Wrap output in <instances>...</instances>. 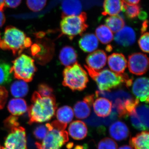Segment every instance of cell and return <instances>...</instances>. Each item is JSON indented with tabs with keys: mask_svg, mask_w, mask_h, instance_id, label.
I'll return each instance as SVG.
<instances>
[{
	"mask_svg": "<svg viewBox=\"0 0 149 149\" xmlns=\"http://www.w3.org/2000/svg\"><path fill=\"white\" fill-rule=\"evenodd\" d=\"M91 106L83 100L77 102L74 106V114L76 118L84 119L87 118L91 113Z\"/></svg>",
	"mask_w": 149,
	"mask_h": 149,
	"instance_id": "obj_25",
	"label": "cell"
},
{
	"mask_svg": "<svg viewBox=\"0 0 149 149\" xmlns=\"http://www.w3.org/2000/svg\"><path fill=\"white\" fill-rule=\"evenodd\" d=\"M78 44L80 49L84 52L91 53L98 47V40L94 34L86 33L80 38Z\"/></svg>",
	"mask_w": 149,
	"mask_h": 149,
	"instance_id": "obj_17",
	"label": "cell"
},
{
	"mask_svg": "<svg viewBox=\"0 0 149 149\" xmlns=\"http://www.w3.org/2000/svg\"><path fill=\"white\" fill-rule=\"evenodd\" d=\"M10 89L12 95L15 97L19 98L25 97L29 91L26 82L20 80L15 81L11 85Z\"/></svg>",
	"mask_w": 149,
	"mask_h": 149,
	"instance_id": "obj_24",
	"label": "cell"
},
{
	"mask_svg": "<svg viewBox=\"0 0 149 149\" xmlns=\"http://www.w3.org/2000/svg\"><path fill=\"white\" fill-rule=\"evenodd\" d=\"M31 101L32 104L27 109L29 125L47 122L54 117L57 109L54 96L44 97L36 92L33 94Z\"/></svg>",
	"mask_w": 149,
	"mask_h": 149,
	"instance_id": "obj_1",
	"label": "cell"
},
{
	"mask_svg": "<svg viewBox=\"0 0 149 149\" xmlns=\"http://www.w3.org/2000/svg\"><path fill=\"white\" fill-rule=\"evenodd\" d=\"M95 33L98 40L104 45L110 43L113 38V34L111 30L104 24L100 25L96 28Z\"/></svg>",
	"mask_w": 149,
	"mask_h": 149,
	"instance_id": "obj_26",
	"label": "cell"
},
{
	"mask_svg": "<svg viewBox=\"0 0 149 149\" xmlns=\"http://www.w3.org/2000/svg\"><path fill=\"white\" fill-rule=\"evenodd\" d=\"M69 135L76 140H81L87 136L88 129L86 124L81 121L77 120L71 123L68 128Z\"/></svg>",
	"mask_w": 149,
	"mask_h": 149,
	"instance_id": "obj_18",
	"label": "cell"
},
{
	"mask_svg": "<svg viewBox=\"0 0 149 149\" xmlns=\"http://www.w3.org/2000/svg\"><path fill=\"white\" fill-rule=\"evenodd\" d=\"M108 64L113 72L121 74L124 73L128 63L123 54L114 53L109 56Z\"/></svg>",
	"mask_w": 149,
	"mask_h": 149,
	"instance_id": "obj_14",
	"label": "cell"
},
{
	"mask_svg": "<svg viewBox=\"0 0 149 149\" xmlns=\"http://www.w3.org/2000/svg\"><path fill=\"white\" fill-rule=\"evenodd\" d=\"M2 149H27L25 129L18 126L11 129Z\"/></svg>",
	"mask_w": 149,
	"mask_h": 149,
	"instance_id": "obj_8",
	"label": "cell"
},
{
	"mask_svg": "<svg viewBox=\"0 0 149 149\" xmlns=\"http://www.w3.org/2000/svg\"><path fill=\"white\" fill-rule=\"evenodd\" d=\"M130 116L131 123L136 129L141 131L148 130V106L138 105Z\"/></svg>",
	"mask_w": 149,
	"mask_h": 149,
	"instance_id": "obj_9",
	"label": "cell"
},
{
	"mask_svg": "<svg viewBox=\"0 0 149 149\" xmlns=\"http://www.w3.org/2000/svg\"><path fill=\"white\" fill-rule=\"evenodd\" d=\"M106 25L112 31L116 33L125 26V21L119 15H113L107 17L105 20Z\"/></svg>",
	"mask_w": 149,
	"mask_h": 149,
	"instance_id": "obj_28",
	"label": "cell"
},
{
	"mask_svg": "<svg viewBox=\"0 0 149 149\" xmlns=\"http://www.w3.org/2000/svg\"><path fill=\"white\" fill-rule=\"evenodd\" d=\"M63 77V85L72 91H83L89 82L88 73L77 62L65 68Z\"/></svg>",
	"mask_w": 149,
	"mask_h": 149,
	"instance_id": "obj_5",
	"label": "cell"
},
{
	"mask_svg": "<svg viewBox=\"0 0 149 149\" xmlns=\"http://www.w3.org/2000/svg\"><path fill=\"white\" fill-rule=\"evenodd\" d=\"M62 18L60 23L62 33L70 40L77 35H82L88 28L86 22L87 14L85 12L79 15L65 16Z\"/></svg>",
	"mask_w": 149,
	"mask_h": 149,
	"instance_id": "obj_6",
	"label": "cell"
},
{
	"mask_svg": "<svg viewBox=\"0 0 149 149\" xmlns=\"http://www.w3.org/2000/svg\"><path fill=\"white\" fill-rule=\"evenodd\" d=\"M124 3L122 0H104L102 14L104 16L117 15L120 12L124 11Z\"/></svg>",
	"mask_w": 149,
	"mask_h": 149,
	"instance_id": "obj_20",
	"label": "cell"
},
{
	"mask_svg": "<svg viewBox=\"0 0 149 149\" xmlns=\"http://www.w3.org/2000/svg\"><path fill=\"white\" fill-rule=\"evenodd\" d=\"M107 61V55L105 52L98 50L87 56L86 62L88 67L96 71L100 70L105 66Z\"/></svg>",
	"mask_w": 149,
	"mask_h": 149,
	"instance_id": "obj_13",
	"label": "cell"
},
{
	"mask_svg": "<svg viewBox=\"0 0 149 149\" xmlns=\"http://www.w3.org/2000/svg\"><path fill=\"white\" fill-rule=\"evenodd\" d=\"M148 21L147 19H146L143 22L141 29V32L142 34H143L147 31L148 27Z\"/></svg>",
	"mask_w": 149,
	"mask_h": 149,
	"instance_id": "obj_42",
	"label": "cell"
},
{
	"mask_svg": "<svg viewBox=\"0 0 149 149\" xmlns=\"http://www.w3.org/2000/svg\"><path fill=\"white\" fill-rule=\"evenodd\" d=\"M56 117L59 122L67 124L72 121L74 117L73 110L68 106L61 107L57 111Z\"/></svg>",
	"mask_w": 149,
	"mask_h": 149,
	"instance_id": "obj_27",
	"label": "cell"
},
{
	"mask_svg": "<svg viewBox=\"0 0 149 149\" xmlns=\"http://www.w3.org/2000/svg\"><path fill=\"white\" fill-rule=\"evenodd\" d=\"M0 149H2L1 147V146H0Z\"/></svg>",
	"mask_w": 149,
	"mask_h": 149,
	"instance_id": "obj_49",
	"label": "cell"
},
{
	"mask_svg": "<svg viewBox=\"0 0 149 149\" xmlns=\"http://www.w3.org/2000/svg\"><path fill=\"white\" fill-rule=\"evenodd\" d=\"M47 2V0H27V4L31 10L37 12L45 7Z\"/></svg>",
	"mask_w": 149,
	"mask_h": 149,
	"instance_id": "obj_31",
	"label": "cell"
},
{
	"mask_svg": "<svg viewBox=\"0 0 149 149\" xmlns=\"http://www.w3.org/2000/svg\"><path fill=\"white\" fill-rule=\"evenodd\" d=\"M141 11V7L139 5H128L124 3V11L128 18L132 19L138 16Z\"/></svg>",
	"mask_w": 149,
	"mask_h": 149,
	"instance_id": "obj_30",
	"label": "cell"
},
{
	"mask_svg": "<svg viewBox=\"0 0 149 149\" xmlns=\"http://www.w3.org/2000/svg\"><path fill=\"white\" fill-rule=\"evenodd\" d=\"M112 49V48L111 46L109 45L107 47L106 49L108 51V52H110L111 51Z\"/></svg>",
	"mask_w": 149,
	"mask_h": 149,
	"instance_id": "obj_48",
	"label": "cell"
},
{
	"mask_svg": "<svg viewBox=\"0 0 149 149\" xmlns=\"http://www.w3.org/2000/svg\"><path fill=\"white\" fill-rule=\"evenodd\" d=\"M62 17L77 15L82 13V6L80 0H63L61 5Z\"/></svg>",
	"mask_w": 149,
	"mask_h": 149,
	"instance_id": "obj_19",
	"label": "cell"
},
{
	"mask_svg": "<svg viewBox=\"0 0 149 149\" xmlns=\"http://www.w3.org/2000/svg\"><path fill=\"white\" fill-rule=\"evenodd\" d=\"M0 40H1V37H0Z\"/></svg>",
	"mask_w": 149,
	"mask_h": 149,
	"instance_id": "obj_50",
	"label": "cell"
},
{
	"mask_svg": "<svg viewBox=\"0 0 149 149\" xmlns=\"http://www.w3.org/2000/svg\"><path fill=\"white\" fill-rule=\"evenodd\" d=\"M109 131L112 138L117 141L127 139L130 133L127 125L120 121H117L112 123L110 126Z\"/></svg>",
	"mask_w": 149,
	"mask_h": 149,
	"instance_id": "obj_16",
	"label": "cell"
},
{
	"mask_svg": "<svg viewBox=\"0 0 149 149\" xmlns=\"http://www.w3.org/2000/svg\"><path fill=\"white\" fill-rule=\"evenodd\" d=\"M118 149H133L130 146H123L120 147Z\"/></svg>",
	"mask_w": 149,
	"mask_h": 149,
	"instance_id": "obj_45",
	"label": "cell"
},
{
	"mask_svg": "<svg viewBox=\"0 0 149 149\" xmlns=\"http://www.w3.org/2000/svg\"><path fill=\"white\" fill-rule=\"evenodd\" d=\"M48 132V128L45 125L37 126L33 131V135L36 139L42 140L45 137Z\"/></svg>",
	"mask_w": 149,
	"mask_h": 149,
	"instance_id": "obj_34",
	"label": "cell"
},
{
	"mask_svg": "<svg viewBox=\"0 0 149 149\" xmlns=\"http://www.w3.org/2000/svg\"><path fill=\"white\" fill-rule=\"evenodd\" d=\"M59 58L62 64L66 67L77 62V52L74 48L70 46H65L63 48L60 52Z\"/></svg>",
	"mask_w": 149,
	"mask_h": 149,
	"instance_id": "obj_21",
	"label": "cell"
},
{
	"mask_svg": "<svg viewBox=\"0 0 149 149\" xmlns=\"http://www.w3.org/2000/svg\"><path fill=\"white\" fill-rule=\"evenodd\" d=\"M118 145L115 141L109 138H104L99 142L98 149H117Z\"/></svg>",
	"mask_w": 149,
	"mask_h": 149,
	"instance_id": "obj_32",
	"label": "cell"
},
{
	"mask_svg": "<svg viewBox=\"0 0 149 149\" xmlns=\"http://www.w3.org/2000/svg\"><path fill=\"white\" fill-rule=\"evenodd\" d=\"M141 0H122L123 3L128 5H137L140 2Z\"/></svg>",
	"mask_w": 149,
	"mask_h": 149,
	"instance_id": "obj_40",
	"label": "cell"
},
{
	"mask_svg": "<svg viewBox=\"0 0 149 149\" xmlns=\"http://www.w3.org/2000/svg\"><path fill=\"white\" fill-rule=\"evenodd\" d=\"M8 97V92L4 87L0 86V110L5 105Z\"/></svg>",
	"mask_w": 149,
	"mask_h": 149,
	"instance_id": "obj_37",
	"label": "cell"
},
{
	"mask_svg": "<svg viewBox=\"0 0 149 149\" xmlns=\"http://www.w3.org/2000/svg\"><path fill=\"white\" fill-rule=\"evenodd\" d=\"M93 105L94 112L99 117H107L111 113L112 104L108 99L98 98L93 102Z\"/></svg>",
	"mask_w": 149,
	"mask_h": 149,
	"instance_id": "obj_15",
	"label": "cell"
},
{
	"mask_svg": "<svg viewBox=\"0 0 149 149\" xmlns=\"http://www.w3.org/2000/svg\"><path fill=\"white\" fill-rule=\"evenodd\" d=\"M38 93L40 95L44 97L54 96L53 90L50 86L45 84H40L38 86Z\"/></svg>",
	"mask_w": 149,
	"mask_h": 149,
	"instance_id": "obj_35",
	"label": "cell"
},
{
	"mask_svg": "<svg viewBox=\"0 0 149 149\" xmlns=\"http://www.w3.org/2000/svg\"><path fill=\"white\" fill-rule=\"evenodd\" d=\"M138 16L141 20H146L147 17V14L146 12L141 11L140 12Z\"/></svg>",
	"mask_w": 149,
	"mask_h": 149,
	"instance_id": "obj_43",
	"label": "cell"
},
{
	"mask_svg": "<svg viewBox=\"0 0 149 149\" xmlns=\"http://www.w3.org/2000/svg\"><path fill=\"white\" fill-rule=\"evenodd\" d=\"M132 92L136 99L141 102L149 103V79L148 77L137 78L133 83Z\"/></svg>",
	"mask_w": 149,
	"mask_h": 149,
	"instance_id": "obj_11",
	"label": "cell"
},
{
	"mask_svg": "<svg viewBox=\"0 0 149 149\" xmlns=\"http://www.w3.org/2000/svg\"><path fill=\"white\" fill-rule=\"evenodd\" d=\"M8 109L13 115L16 116L24 114L28 109L26 102L19 98L10 100L8 105Z\"/></svg>",
	"mask_w": 149,
	"mask_h": 149,
	"instance_id": "obj_22",
	"label": "cell"
},
{
	"mask_svg": "<svg viewBox=\"0 0 149 149\" xmlns=\"http://www.w3.org/2000/svg\"><path fill=\"white\" fill-rule=\"evenodd\" d=\"M84 66L101 92L110 91L123 85L129 87L133 83V79L127 74H117L108 69L96 71L87 65H84Z\"/></svg>",
	"mask_w": 149,
	"mask_h": 149,
	"instance_id": "obj_2",
	"label": "cell"
},
{
	"mask_svg": "<svg viewBox=\"0 0 149 149\" xmlns=\"http://www.w3.org/2000/svg\"><path fill=\"white\" fill-rule=\"evenodd\" d=\"M11 72L15 77L25 82H30L33 79L36 71L34 60L27 55H20L13 61Z\"/></svg>",
	"mask_w": 149,
	"mask_h": 149,
	"instance_id": "obj_7",
	"label": "cell"
},
{
	"mask_svg": "<svg viewBox=\"0 0 149 149\" xmlns=\"http://www.w3.org/2000/svg\"><path fill=\"white\" fill-rule=\"evenodd\" d=\"M5 126L8 129H11L14 127L19 126V124L18 122V118L15 116H11L7 118L5 120Z\"/></svg>",
	"mask_w": 149,
	"mask_h": 149,
	"instance_id": "obj_36",
	"label": "cell"
},
{
	"mask_svg": "<svg viewBox=\"0 0 149 149\" xmlns=\"http://www.w3.org/2000/svg\"><path fill=\"white\" fill-rule=\"evenodd\" d=\"M73 146V144L72 143H69L67 145V148L68 149L72 148V147Z\"/></svg>",
	"mask_w": 149,
	"mask_h": 149,
	"instance_id": "obj_46",
	"label": "cell"
},
{
	"mask_svg": "<svg viewBox=\"0 0 149 149\" xmlns=\"http://www.w3.org/2000/svg\"><path fill=\"white\" fill-rule=\"evenodd\" d=\"M22 0H5V5L8 7L15 8L18 6Z\"/></svg>",
	"mask_w": 149,
	"mask_h": 149,
	"instance_id": "obj_38",
	"label": "cell"
},
{
	"mask_svg": "<svg viewBox=\"0 0 149 149\" xmlns=\"http://www.w3.org/2000/svg\"><path fill=\"white\" fill-rule=\"evenodd\" d=\"M48 132L42 143L35 142L37 149H60L69 140L68 133L65 130L67 124L58 120L46 124Z\"/></svg>",
	"mask_w": 149,
	"mask_h": 149,
	"instance_id": "obj_3",
	"label": "cell"
},
{
	"mask_svg": "<svg viewBox=\"0 0 149 149\" xmlns=\"http://www.w3.org/2000/svg\"><path fill=\"white\" fill-rule=\"evenodd\" d=\"M5 6V0H0V10L3 11Z\"/></svg>",
	"mask_w": 149,
	"mask_h": 149,
	"instance_id": "obj_44",
	"label": "cell"
},
{
	"mask_svg": "<svg viewBox=\"0 0 149 149\" xmlns=\"http://www.w3.org/2000/svg\"><path fill=\"white\" fill-rule=\"evenodd\" d=\"M97 97L96 95H89L86 96L85 97H84V100L85 102H87L91 106L93 105V102L94 101L95 98Z\"/></svg>",
	"mask_w": 149,
	"mask_h": 149,
	"instance_id": "obj_39",
	"label": "cell"
},
{
	"mask_svg": "<svg viewBox=\"0 0 149 149\" xmlns=\"http://www.w3.org/2000/svg\"><path fill=\"white\" fill-rule=\"evenodd\" d=\"M31 44L30 38L24 32L11 26L6 27L2 40H0V48L11 51L14 55L20 54Z\"/></svg>",
	"mask_w": 149,
	"mask_h": 149,
	"instance_id": "obj_4",
	"label": "cell"
},
{
	"mask_svg": "<svg viewBox=\"0 0 149 149\" xmlns=\"http://www.w3.org/2000/svg\"><path fill=\"white\" fill-rule=\"evenodd\" d=\"M11 67L8 63L0 61V85H6L11 81Z\"/></svg>",
	"mask_w": 149,
	"mask_h": 149,
	"instance_id": "obj_29",
	"label": "cell"
},
{
	"mask_svg": "<svg viewBox=\"0 0 149 149\" xmlns=\"http://www.w3.org/2000/svg\"><path fill=\"white\" fill-rule=\"evenodd\" d=\"M128 69L130 73L137 75L145 74L148 69V56L141 53L131 54L128 57Z\"/></svg>",
	"mask_w": 149,
	"mask_h": 149,
	"instance_id": "obj_10",
	"label": "cell"
},
{
	"mask_svg": "<svg viewBox=\"0 0 149 149\" xmlns=\"http://www.w3.org/2000/svg\"><path fill=\"white\" fill-rule=\"evenodd\" d=\"M84 148H83V146H79V145H77V146H76L74 147V149H83Z\"/></svg>",
	"mask_w": 149,
	"mask_h": 149,
	"instance_id": "obj_47",
	"label": "cell"
},
{
	"mask_svg": "<svg viewBox=\"0 0 149 149\" xmlns=\"http://www.w3.org/2000/svg\"><path fill=\"white\" fill-rule=\"evenodd\" d=\"M149 136L148 131H143L138 133L130 139V146L133 149H149Z\"/></svg>",
	"mask_w": 149,
	"mask_h": 149,
	"instance_id": "obj_23",
	"label": "cell"
},
{
	"mask_svg": "<svg viewBox=\"0 0 149 149\" xmlns=\"http://www.w3.org/2000/svg\"><path fill=\"white\" fill-rule=\"evenodd\" d=\"M149 35L148 32H145L140 37L138 42L139 47L144 52L149 53Z\"/></svg>",
	"mask_w": 149,
	"mask_h": 149,
	"instance_id": "obj_33",
	"label": "cell"
},
{
	"mask_svg": "<svg viewBox=\"0 0 149 149\" xmlns=\"http://www.w3.org/2000/svg\"><path fill=\"white\" fill-rule=\"evenodd\" d=\"M6 21L5 16L3 11L0 10V27H2Z\"/></svg>",
	"mask_w": 149,
	"mask_h": 149,
	"instance_id": "obj_41",
	"label": "cell"
},
{
	"mask_svg": "<svg viewBox=\"0 0 149 149\" xmlns=\"http://www.w3.org/2000/svg\"><path fill=\"white\" fill-rule=\"evenodd\" d=\"M116 42L119 45L127 47L132 46L136 40L135 31L131 27L126 26L116 32L114 36Z\"/></svg>",
	"mask_w": 149,
	"mask_h": 149,
	"instance_id": "obj_12",
	"label": "cell"
}]
</instances>
